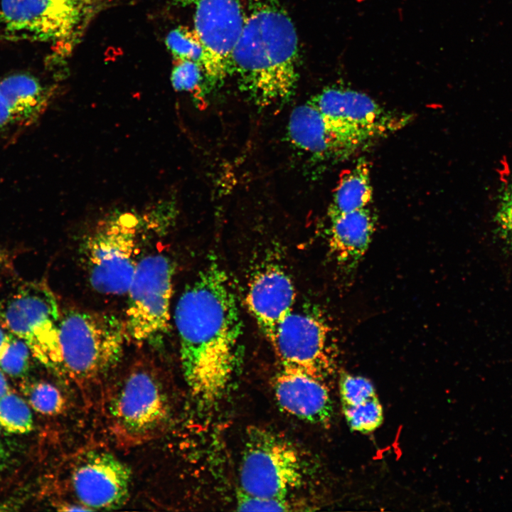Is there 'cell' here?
I'll list each match as a JSON object with an SVG mask.
<instances>
[{"label": "cell", "mask_w": 512, "mask_h": 512, "mask_svg": "<svg viewBox=\"0 0 512 512\" xmlns=\"http://www.w3.org/2000/svg\"><path fill=\"white\" fill-rule=\"evenodd\" d=\"M174 321L185 380L193 397L211 407L228 390L242 336L236 298L219 265L208 264L186 287Z\"/></svg>", "instance_id": "6da1fadb"}, {"label": "cell", "mask_w": 512, "mask_h": 512, "mask_svg": "<svg viewBox=\"0 0 512 512\" xmlns=\"http://www.w3.org/2000/svg\"><path fill=\"white\" fill-rule=\"evenodd\" d=\"M298 37L280 0H252L232 58L231 75L260 106L288 99L298 80Z\"/></svg>", "instance_id": "7a4b0ae2"}, {"label": "cell", "mask_w": 512, "mask_h": 512, "mask_svg": "<svg viewBox=\"0 0 512 512\" xmlns=\"http://www.w3.org/2000/svg\"><path fill=\"white\" fill-rule=\"evenodd\" d=\"M127 338L124 322L112 314L66 310L60 314L50 370L79 387L97 384L119 361Z\"/></svg>", "instance_id": "3957f363"}, {"label": "cell", "mask_w": 512, "mask_h": 512, "mask_svg": "<svg viewBox=\"0 0 512 512\" xmlns=\"http://www.w3.org/2000/svg\"><path fill=\"white\" fill-rule=\"evenodd\" d=\"M110 430L121 445L144 444L165 432L171 405L156 368L137 362L117 383L108 404Z\"/></svg>", "instance_id": "277c9868"}, {"label": "cell", "mask_w": 512, "mask_h": 512, "mask_svg": "<svg viewBox=\"0 0 512 512\" xmlns=\"http://www.w3.org/2000/svg\"><path fill=\"white\" fill-rule=\"evenodd\" d=\"M290 441L266 429L249 428L239 470L240 491L287 498L307 476V463Z\"/></svg>", "instance_id": "5b68a950"}, {"label": "cell", "mask_w": 512, "mask_h": 512, "mask_svg": "<svg viewBox=\"0 0 512 512\" xmlns=\"http://www.w3.org/2000/svg\"><path fill=\"white\" fill-rule=\"evenodd\" d=\"M309 101L324 117L343 158L373 139L400 129L410 119V115L385 110L362 92L341 86L326 87Z\"/></svg>", "instance_id": "8992f818"}, {"label": "cell", "mask_w": 512, "mask_h": 512, "mask_svg": "<svg viewBox=\"0 0 512 512\" xmlns=\"http://www.w3.org/2000/svg\"><path fill=\"white\" fill-rule=\"evenodd\" d=\"M137 219L122 215L99 226L82 244V256L92 287L110 295L127 293L141 257Z\"/></svg>", "instance_id": "52a82bcc"}, {"label": "cell", "mask_w": 512, "mask_h": 512, "mask_svg": "<svg viewBox=\"0 0 512 512\" xmlns=\"http://www.w3.org/2000/svg\"><path fill=\"white\" fill-rule=\"evenodd\" d=\"M174 267L169 257L155 252L141 257L127 291L126 333L138 343H159L170 324Z\"/></svg>", "instance_id": "ba28073f"}, {"label": "cell", "mask_w": 512, "mask_h": 512, "mask_svg": "<svg viewBox=\"0 0 512 512\" xmlns=\"http://www.w3.org/2000/svg\"><path fill=\"white\" fill-rule=\"evenodd\" d=\"M60 314L55 296L41 282L23 284L0 301V324L23 339L49 369L56 355Z\"/></svg>", "instance_id": "9c48e42d"}, {"label": "cell", "mask_w": 512, "mask_h": 512, "mask_svg": "<svg viewBox=\"0 0 512 512\" xmlns=\"http://www.w3.org/2000/svg\"><path fill=\"white\" fill-rule=\"evenodd\" d=\"M93 0H0V28L18 40L68 43L79 34Z\"/></svg>", "instance_id": "30bf717a"}, {"label": "cell", "mask_w": 512, "mask_h": 512, "mask_svg": "<svg viewBox=\"0 0 512 512\" xmlns=\"http://www.w3.org/2000/svg\"><path fill=\"white\" fill-rule=\"evenodd\" d=\"M195 4L193 29L203 48L204 77L209 87H215L231 75L247 13L238 0H198Z\"/></svg>", "instance_id": "8fae6325"}, {"label": "cell", "mask_w": 512, "mask_h": 512, "mask_svg": "<svg viewBox=\"0 0 512 512\" xmlns=\"http://www.w3.org/2000/svg\"><path fill=\"white\" fill-rule=\"evenodd\" d=\"M330 329L321 319L307 313L291 312L280 324L270 342L282 367L323 378L329 370Z\"/></svg>", "instance_id": "7c38bea8"}, {"label": "cell", "mask_w": 512, "mask_h": 512, "mask_svg": "<svg viewBox=\"0 0 512 512\" xmlns=\"http://www.w3.org/2000/svg\"><path fill=\"white\" fill-rule=\"evenodd\" d=\"M131 471L112 454L91 451L76 463L71 474L74 493L89 511L119 508L129 496Z\"/></svg>", "instance_id": "4fadbf2b"}, {"label": "cell", "mask_w": 512, "mask_h": 512, "mask_svg": "<svg viewBox=\"0 0 512 512\" xmlns=\"http://www.w3.org/2000/svg\"><path fill=\"white\" fill-rule=\"evenodd\" d=\"M295 297L291 279L277 265L265 267L251 279L246 304L270 342L274 338L280 324L293 311Z\"/></svg>", "instance_id": "5bb4252c"}, {"label": "cell", "mask_w": 512, "mask_h": 512, "mask_svg": "<svg viewBox=\"0 0 512 512\" xmlns=\"http://www.w3.org/2000/svg\"><path fill=\"white\" fill-rule=\"evenodd\" d=\"M273 387L276 400L286 412L312 424L330 422L332 402L321 379L298 369L282 367Z\"/></svg>", "instance_id": "9a60e30c"}, {"label": "cell", "mask_w": 512, "mask_h": 512, "mask_svg": "<svg viewBox=\"0 0 512 512\" xmlns=\"http://www.w3.org/2000/svg\"><path fill=\"white\" fill-rule=\"evenodd\" d=\"M330 219V250L338 264L351 271L369 247L375 230L374 217L366 207Z\"/></svg>", "instance_id": "2e32d148"}, {"label": "cell", "mask_w": 512, "mask_h": 512, "mask_svg": "<svg viewBox=\"0 0 512 512\" xmlns=\"http://www.w3.org/2000/svg\"><path fill=\"white\" fill-rule=\"evenodd\" d=\"M288 133L291 141L302 150L323 158H342L329 124L309 101L292 112Z\"/></svg>", "instance_id": "e0dca14e"}, {"label": "cell", "mask_w": 512, "mask_h": 512, "mask_svg": "<svg viewBox=\"0 0 512 512\" xmlns=\"http://www.w3.org/2000/svg\"><path fill=\"white\" fill-rule=\"evenodd\" d=\"M0 93L9 108L11 122L28 124L43 112L49 95L34 77L26 74L9 75L0 81Z\"/></svg>", "instance_id": "ac0fdd59"}, {"label": "cell", "mask_w": 512, "mask_h": 512, "mask_svg": "<svg viewBox=\"0 0 512 512\" xmlns=\"http://www.w3.org/2000/svg\"><path fill=\"white\" fill-rule=\"evenodd\" d=\"M372 195L370 165L360 159L341 177L330 204L329 217L366 208Z\"/></svg>", "instance_id": "d6986e66"}, {"label": "cell", "mask_w": 512, "mask_h": 512, "mask_svg": "<svg viewBox=\"0 0 512 512\" xmlns=\"http://www.w3.org/2000/svg\"><path fill=\"white\" fill-rule=\"evenodd\" d=\"M0 427L12 434H23L33 428L27 402L10 390L0 396Z\"/></svg>", "instance_id": "ffe728a7"}, {"label": "cell", "mask_w": 512, "mask_h": 512, "mask_svg": "<svg viewBox=\"0 0 512 512\" xmlns=\"http://www.w3.org/2000/svg\"><path fill=\"white\" fill-rule=\"evenodd\" d=\"M347 424L353 431L370 433L379 427L383 411L378 396L353 406L342 407Z\"/></svg>", "instance_id": "44dd1931"}, {"label": "cell", "mask_w": 512, "mask_h": 512, "mask_svg": "<svg viewBox=\"0 0 512 512\" xmlns=\"http://www.w3.org/2000/svg\"><path fill=\"white\" fill-rule=\"evenodd\" d=\"M23 387L28 405L35 411L45 415H55L63 411L65 400L53 385L38 381L24 384Z\"/></svg>", "instance_id": "7402d4cb"}, {"label": "cell", "mask_w": 512, "mask_h": 512, "mask_svg": "<svg viewBox=\"0 0 512 512\" xmlns=\"http://www.w3.org/2000/svg\"><path fill=\"white\" fill-rule=\"evenodd\" d=\"M31 356L28 344L10 333L0 350V369L9 376L22 377L29 369Z\"/></svg>", "instance_id": "603a6c76"}, {"label": "cell", "mask_w": 512, "mask_h": 512, "mask_svg": "<svg viewBox=\"0 0 512 512\" xmlns=\"http://www.w3.org/2000/svg\"><path fill=\"white\" fill-rule=\"evenodd\" d=\"M166 45L175 60H192L202 67L203 48L194 29L182 26L175 28L168 33Z\"/></svg>", "instance_id": "cb8c5ba5"}, {"label": "cell", "mask_w": 512, "mask_h": 512, "mask_svg": "<svg viewBox=\"0 0 512 512\" xmlns=\"http://www.w3.org/2000/svg\"><path fill=\"white\" fill-rule=\"evenodd\" d=\"M171 80L177 91H186L197 94L201 92V85L205 80L201 65L189 60H175Z\"/></svg>", "instance_id": "d4e9b609"}, {"label": "cell", "mask_w": 512, "mask_h": 512, "mask_svg": "<svg viewBox=\"0 0 512 512\" xmlns=\"http://www.w3.org/2000/svg\"><path fill=\"white\" fill-rule=\"evenodd\" d=\"M339 391L342 407L356 405L377 396L369 380L348 373L341 376Z\"/></svg>", "instance_id": "484cf974"}, {"label": "cell", "mask_w": 512, "mask_h": 512, "mask_svg": "<svg viewBox=\"0 0 512 512\" xmlns=\"http://www.w3.org/2000/svg\"><path fill=\"white\" fill-rule=\"evenodd\" d=\"M291 507L287 498L256 496L240 491L237 497V509L241 511H287Z\"/></svg>", "instance_id": "4316f807"}, {"label": "cell", "mask_w": 512, "mask_h": 512, "mask_svg": "<svg viewBox=\"0 0 512 512\" xmlns=\"http://www.w3.org/2000/svg\"><path fill=\"white\" fill-rule=\"evenodd\" d=\"M495 224L498 235L512 245V181L499 194Z\"/></svg>", "instance_id": "83f0119b"}, {"label": "cell", "mask_w": 512, "mask_h": 512, "mask_svg": "<svg viewBox=\"0 0 512 512\" xmlns=\"http://www.w3.org/2000/svg\"><path fill=\"white\" fill-rule=\"evenodd\" d=\"M12 123L9 108L0 93V129Z\"/></svg>", "instance_id": "f1b7e54d"}, {"label": "cell", "mask_w": 512, "mask_h": 512, "mask_svg": "<svg viewBox=\"0 0 512 512\" xmlns=\"http://www.w3.org/2000/svg\"><path fill=\"white\" fill-rule=\"evenodd\" d=\"M9 390V384L4 373L0 369V396Z\"/></svg>", "instance_id": "f546056e"}, {"label": "cell", "mask_w": 512, "mask_h": 512, "mask_svg": "<svg viewBox=\"0 0 512 512\" xmlns=\"http://www.w3.org/2000/svg\"><path fill=\"white\" fill-rule=\"evenodd\" d=\"M1 428L0 427V466L4 464L7 459V452L2 439Z\"/></svg>", "instance_id": "4dcf8cb0"}, {"label": "cell", "mask_w": 512, "mask_h": 512, "mask_svg": "<svg viewBox=\"0 0 512 512\" xmlns=\"http://www.w3.org/2000/svg\"><path fill=\"white\" fill-rule=\"evenodd\" d=\"M10 332L0 324V350L6 341Z\"/></svg>", "instance_id": "1f68e13d"}, {"label": "cell", "mask_w": 512, "mask_h": 512, "mask_svg": "<svg viewBox=\"0 0 512 512\" xmlns=\"http://www.w3.org/2000/svg\"><path fill=\"white\" fill-rule=\"evenodd\" d=\"M198 0H174V4L180 6H186L196 4Z\"/></svg>", "instance_id": "d6a6232c"}, {"label": "cell", "mask_w": 512, "mask_h": 512, "mask_svg": "<svg viewBox=\"0 0 512 512\" xmlns=\"http://www.w3.org/2000/svg\"><path fill=\"white\" fill-rule=\"evenodd\" d=\"M5 260V255L0 250V265Z\"/></svg>", "instance_id": "836d02e7"}, {"label": "cell", "mask_w": 512, "mask_h": 512, "mask_svg": "<svg viewBox=\"0 0 512 512\" xmlns=\"http://www.w3.org/2000/svg\"><path fill=\"white\" fill-rule=\"evenodd\" d=\"M9 37L4 34V33H0V40H9Z\"/></svg>", "instance_id": "e575fe53"}]
</instances>
